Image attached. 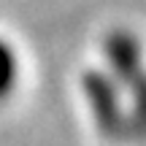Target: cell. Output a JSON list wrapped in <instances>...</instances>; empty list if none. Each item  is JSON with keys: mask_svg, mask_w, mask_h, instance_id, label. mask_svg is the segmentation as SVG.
Listing matches in <instances>:
<instances>
[{"mask_svg": "<svg viewBox=\"0 0 146 146\" xmlns=\"http://www.w3.org/2000/svg\"><path fill=\"white\" fill-rule=\"evenodd\" d=\"M19 54H16L14 43L3 41L0 38V100H5L11 92H14L16 81H19Z\"/></svg>", "mask_w": 146, "mask_h": 146, "instance_id": "obj_1", "label": "cell"}]
</instances>
